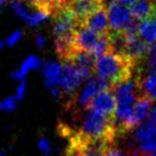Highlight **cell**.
Instances as JSON below:
<instances>
[{
	"instance_id": "1",
	"label": "cell",
	"mask_w": 156,
	"mask_h": 156,
	"mask_svg": "<svg viewBox=\"0 0 156 156\" xmlns=\"http://www.w3.org/2000/svg\"><path fill=\"white\" fill-rule=\"evenodd\" d=\"M141 69L130 59L115 52H107L96 58L94 73L111 85V87L134 77Z\"/></svg>"
},
{
	"instance_id": "2",
	"label": "cell",
	"mask_w": 156,
	"mask_h": 156,
	"mask_svg": "<svg viewBox=\"0 0 156 156\" xmlns=\"http://www.w3.org/2000/svg\"><path fill=\"white\" fill-rule=\"evenodd\" d=\"M76 130L86 137L102 139L112 144L118 138L115 119L104 117L90 109L86 110L83 120H81L80 128Z\"/></svg>"
},
{
	"instance_id": "3",
	"label": "cell",
	"mask_w": 156,
	"mask_h": 156,
	"mask_svg": "<svg viewBox=\"0 0 156 156\" xmlns=\"http://www.w3.org/2000/svg\"><path fill=\"white\" fill-rule=\"evenodd\" d=\"M130 149L142 156L151 155L156 150V123L147 121L138 126L135 129Z\"/></svg>"
},
{
	"instance_id": "4",
	"label": "cell",
	"mask_w": 156,
	"mask_h": 156,
	"mask_svg": "<svg viewBox=\"0 0 156 156\" xmlns=\"http://www.w3.org/2000/svg\"><path fill=\"white\" fill-rule=\"evenodd\" d=\"M106 9L111 31L124 30V28L133 18L130 10L118 0H108Z\"/></svg>"
},
{
	"instance_id": "5",
	"label": "cell",
	"mask_w": 156,
	"mask_h": 156,
	"mask_svg": "<svg viewBox=\"0 0 156 156\" xmlns=\"http://www.w3.org/2000/svg\"><path fill=\"white\" fill-rule=\"evenodd\" d=\"M44 83L52 96L61 98L62 90L60 87L61 78L63 74V65L59 62H44L42 65Z\"/></svg>"
},
{
	"instance_id": "6",
	"label": "cell",
	"mask_w": 156,
	"mask_h": 156,
	"mask_svg": "<svg viewBox=\"0 0 156 156\" xmlns=\"http://www.w3.org/2000/svg\"><path fill=\"white\" fill-rule=\"evenodd\" d=\"M89 109L104 117L115 119V111H117V98H115L112 88L100 92L92 100Z\"/></svg>"
},
{
	"instance_id": "7",
	"label": "cell",
	"mask_w": 156,
	"mask_h": 156,
	"mask_svg": "<svg viewBox=\"0 0 156 156\" xmlns=\"http://www.w3.org/2000/svg\"><path fill=\"white\" fill-rule=\"evenodd\" d=\"M106 0H65V7L74 14L80 26L93 12L104 7Z\"/></svg>"
},
{
	"instance_id": "8",
	"label": "cell",
	"mask_w": 156,
	"mask_h": 156,
	"mask_svg": "<svg viewBox=\"0 0 156 156\" xmlns=\"http://www.w3.org/2000/svg\"><path fill=\"white\" fill-rule=\"evenodd\" d=\"M63 74L61 78L60 87L62 90V93H66L69 95V98L75 95V92L77 88L80 86L83 81L80 74L76 69L74 64L71 62H63Z\"/></svg>"
},
{
	"instance_id": "9",
	"label": "cell",
	"mask_w": 156,
	"mask_h": 156,
	"mask_svg": "<svg viewBox=\"0 0 156 156\" xmlns=\"http://www.w3.org/2000/svg\"><path fill=\"white\" fill-rule=\"evenodd\" d=\"M100 33L86 26H79L75 33V46L77 49L93 52L101 39Z\"/></svg>"
},
{
	"instance_id": "10",
	"label": "cell",
	"mask_w": 156,
	"mask_h": 156,
	"mask_svg": "<svg viewBox=\"0 0 156 156\" xmlns=\"http://www.w3.org/2000/svg\"><path fill=\"white\" fill-rule=\"evenodd\" d=\"M83 26H86L88 28L92 29L95 32L100 34H105V33L110 31L108 20V14H107L106 5L100 8L95 12L89 15L85 20V24Z\"/></svg>"
},
{
	"instance_id": "11",
	"label": "cell",
	"mask_w": 156,
	"mask_h": 156,
	"mask_svg": "<svg viewBox=\"0 0 156 156\" xmlns=\"http://www.w3.org/2000/svg\"><path fill=\"white\" fill-rule=\"evenodd\" d=\"M133 17L139 20L156 16V2L153 0H137L130 7Z\"/></svg>"
},
{
	"instance_id": "12",
	"label": "cell",
	"mask_w": 156,
	"mask_h": 156,
	"mask_svg": "<svg viewBox=\"0 0 156 156\" xmlns=\"http://www.w3.org/2000/svg\"><path fill=\"white\" fill-rule=\"evenodd\" d=\"M42 64V60L37 56H33V55H30L28 56L20 64V69H16L14 71H12L11 73V77L15 80L24 81L26 76L28 75V73L32 69H39Z\"/></svg>"
},
{
	"instance_id": "13",
	"label": "cell",
	"mask_w": 156,
	"mask_h": 156,
	"mask_svg": "<svg viewBox=\"0 0 156 156\" xmlns=\"http://www.w3.org/2000/svg\"><path fill=\"white\" fill-rule=\"evenodd\" d=\"M152 102L153 101L147 96L145 94H141L138 98H137L136 105H135V110H134V119L135 124H136V128L143 124L144 120L150 115L152 109Z\"/></svg>"
},
{
	"instance_id": "14",
	"label": "cell",
	"mask_w": 156,
	"mask_h": 156,
	"mask_svg": "<svg viewBox=\"0 0 156 156\" xmlns=\"http://www.w3.org/2000/svg\"><path fill=\"white\" fill-rule=\"evenodd\" d=\"M139 37L147 44L156 42V16L140 20L139 25Z\"/></svg>"
},
{
	"instance_id": "15",
	"label": "cell",
	"mask_w": 156,
	"mask_h": 156,
	"mask_svg": "<svg viewBox=\"0 0 156 156\" xmlns=\"http://www.w3.org/2000/svg\"><path fill=\"white\" fill-rule=\"evenodd\" d=\"M138 83L141 92L149 96L152 101L156 102V76L149 75V74L142 75L141 72H139Z\"/></svg>"
},
{
	"instance_id": "16",
	"label": "cell",
	"mask_w": 156,
	"mask_h": 156,
	"mask_svg": "<svg viewBox=\"0 0 156 156\" xmlns=\"http://www.w3.org/2000/svg\"><path fill=\"white\" fill-rule=\"evenodd\" d=\"M31 7H34L39 11H43L48 15H54L58 9V0H25Z\"/></svg>"
},
{
	"instance_id": "17",
	"label": "cell",
	"mask_w": 156,
	"mask_h": 156,
	"mask_svg": "<svg viewBox=\"0 0 156 156\" xmlns=\"http://www.w3.org/2000/svg\"><path fill=\"white\" fill-rule=\"evenodd\" d=\"M18 100L15 95H10L0 101V112H11L17 108Z\"/></svg>"
},
{
	"instance_id": "18",
	"label": "cell",
	"mask_w": 156,
	"mask_h": 156,
	"mask_svg": "<svg viewBox=\"0 0 156 156\" xmlns=\"http://www.w3.org/2000/svg\"><path fill=\"white\" fill-rule=\"evenodd\" d=\"M49 16L50 15H48V14L45 13V12L39 11V10H37V12H34V13L30 14V16H29V18H28V20H27V23H28V25L30 27L39 26L40 24H42L43 22L47 20Z\"/></svg>"
},
{
	"instance_id": "19",
	"label": "cell",
	"mask_w": 156,
	"mask_h": 156,
	"mask_svg": "<svg viewBox=\"0 0 156 156\" xmlns=\"http://www.w3.org/2000/svg\"><path fill=\"white\" fill-rule=\"evenodd\" d=\"M12 10H13L14 13H15L18 17L26 20V22L28 20L29 16H30V13H29L28 9H27L20 1H18V0H13V1H12Z\"/></svg>"
},
{
	"instance_id": "20",
	"label": "cell",
	"mask_w": 156,
	"mask_h": 156,
	"mask_svg": "<svg viewBox=\"0 0 156 156\" xmlns=\"http://www.w3.org/2000/svg\"><path fill=\"white\" fill-rule=\"evenodd\" d=\"M22 37H23V31L22 30H16V31H14V32H12L11 34L7 37V40L5 41V45L12 47V46L16 45V44L22 40Z\"/></svg>"
},
{
	"instance_id": "21",
	"label": "cell",
	"mask_w": 156,
	"mask_h": 156,
	"mask_svg": "<svg viewBox=\"0 0 156 156\" xmlns=\"http://www.w3.org/2000/svg\"><path fill=\"white\" fill-rule=\"evenodd\" d=\"M37 147L45 155H49V152L51 150V144H50V142L46 137H42L40 139L39 142H37Z\"/></svg>"
},
{
	"instance_id": "22",
	"label": "cell",
	"mask_w": 156,
	"mask_h": 156,
	"mask_svg": "<svg viewBox=\"0 0 156 156\" xmlns=\"http://www.w3.org/2000/svg\"><path fill=\"white\" fill-rule=\"evenodd\" d=\"M104 156H128V154L126 152H123L122 150L115 147V145H112V147H110L107 150Z\"/></svg>"
},
{
	"instance_id": "23",
	"label": "cell",
	"mask_w": 156,
	"mask_h": 156,
	"mask_svg": "<svg viewBox=\"0 0 156 156\" xmlns=\"http://www.w3.org/2000/svg\"><path fill=\"white\" fill-rule=\"evenodd\" d=\"M26 90H27V86H26V83L24 81H20V85H18L17 89H16V92H15V96L18 101L23 100L26 94Z\"/></svg>"
},
{
	"instance_id": "24",
	"label": "cell",
	"mask_w": 156,
	"mask_h": 156,
	"mask_svg": "<svg viewBox=\"0 0 156 156\" xmlns=\"http://www.w3.org/2000/svg\"><path fill=\"white\" fill-rule=\"evenodd\" d=\"M35 44L37 45V47H44L46 44V39L44 37V35H42L41 33H37L35 37Z\"/></svg>"
},
{
	"instance_id": "25",
	"label": "cell",
	"mask_w": 156,
	"mask_h": 156,
	"mask_svg": "<svg viewBox=\"0 0 156 156\" xmlns=\"http://www.w3.org/2000/svg\"><path fill=\"white\" fill-rule=\"evenodd\" d=\"M149 117H150V121L153 122V123H156V105L154 107H152Z\"/></svg>"
},
{
	"instance_id": "26",
	"label": "cell",
	"mask_w": 156,
	"mask_h": 156,
	"mask_svg": "<svg viewBox=\"0 0 156 156\" xmlns=\"http://www.w3.org/2000/svg\"><path fill=\"white\" fill-rule=\"evenodd\" d=\"M118 1H119V2H121L122 5H126V7H128V5H130V7H132V5L136 2L137 0H118Z\"/></svg>"
},
{
	"instance_id": "27",
	"label": "cell",
	"mask_w": 156,
	"mask_h": 156,
	"mask_svg": "<svg viewBox=\"0 0 156 156\" xmlns=\"http://www.w3.org/2000/svg\"><path fill=\"white\" fill-rule=\"evenodd\" d=\"M5 42H3V41H0V50H1L3 47H5Z\"/></svg>"
},
{
	"instance_id": "28",
	"label": "cell",
	"mask_w": 156,
	"mask_h": 156,
	"mask_svg": "<svg viewBox=\"0 0 156 156\" xmlns=\"http://www.w3.org/2000/svg\"><path fill=\"white\" fill-rule=\"evenodd\" d=\"M5 0H0V9L3 7V5H5Z\"/></svg>"
},
{
	"instance_id": "29",
	"label": "cell",
	"mask_w": 156,
	"mask_h": 156,
	"mask_svg": "<svg viewBox=\"0 0 156 156\" xmlns=\"http://www.w3.org/2000/svg\"><path fill=\"white\" fill-rule=\"evenodd\" d=\"M3 155H5V154H3V151L0 149V156H3Z\"/></svg>"
},
{
	"instance_id": "30",
	"label": "cell",
	"mask_w": 156,
	"mask_h": 156,
	"mask_svg": "<svg viewBox=\"0 0 156 156\" xmlns=\"http://www.w3.org/2000/svg\"><path fill=\"white\" fill-rule=\"evenodd\" d=\"M150 156H156V150H155V151H154L153 153H152V154H151V155H150Z\"/></svg>"
},
{
	"instance_id": "31",
	"label": "cell",
	"mask_w": 156,
	"mask_h": 156,
	"mask_svg": "<svg viewBox=\"0 0 156 156\" xmlns=\"http://www.w3.org/2000/svg\"><path fill=\"white\" fill-rule=\"evenodd\" d=\"M153 1H155V2H156V0H153Z\"/></svg>"
},
{
	"instance_id": "32",
	"label": "cell",
	"mask_w": 156,
	"mask_h": 156,
	"mask_svg": "<svg viewBox=\"0 0 156 156\" xmlns=\"http://www.w3.org/2000/svg\"><path fill=\"white\" fill-rule=\"evenodd\" d=\"M45 156H50V155H45Z\"/></svg>"
}]
</instances>
